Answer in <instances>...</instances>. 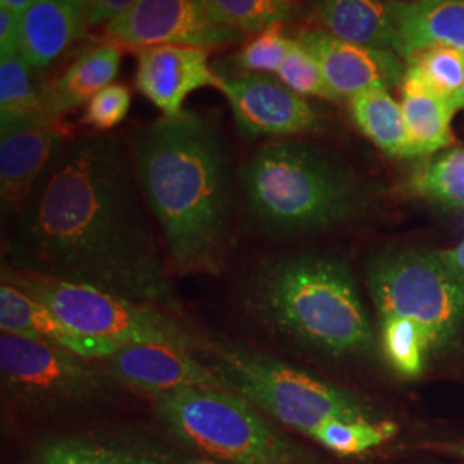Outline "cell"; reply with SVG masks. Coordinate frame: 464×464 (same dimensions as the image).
I'll return each instance as SVG.
<instances>
[{"label": "cell", "instance_id": "obj_1", "mask_svg": "<svg viewBox=\"0 0 464 464\" xmlns=\"http://www.w3.org/2000/svg\"><path fill=\"white\" fill-rule=\"evenodd\" d=\"M130 150L109 134L69 141L5 245V268L83 284L184 318Z\"/></svg>", "mask_w": 464, "mask_h": 464}, {"label": "cell", "instance_id": "obj_2", "mask_svg": "<svg viewBox=\"0 0 464 464\" xmlns=\"http://www.w3.org/2000/svg\"><path fill=\"white\" fill-rule=\"evenodd\" d=\"M130 153L170 272L218 276L237 183L216 121L197 111L159 117L134 131Z\"/></svg>", "mask_w": 464, "mask_h": 464}, {"label": "cell", "instance_id": "obj_3", "mask_svg": "<svg viewBox=\"0 0 464 464\" xmlns=\"http://www.w3.org/2000/svg\"><path fill=\"white\" fill-rule=\"evenodd\" d=\"M249 322L291 348L334 362L365 358L375 334L348 264L318 253L266 256L239 289Z\"/></svg>", "mask_w": 464, "mask_h": 464}, {"label": "cell", "instance_id": "obj_4", "mask_svg": "<svg viewBox=\"0 0 464 464\" xmlns=\"http://www.w3.org/2000/svg\"><path fill=\"white\" fill-rule=\"evenodd\" d=\"M249 226L268 239H296L363 216L368 184L325 150L281 138L255 150L237 170Z\"/></svg>", "mask_w": 464, "mask_h": 464}, {"label": "cell", "instance_id": "obj_5", "mask_svg": "<svg viewBox=\"0 0 464 464\" xmlns=\"http://www.w3.org/2000/svg\"><path fill=\"white\" fill-rule=\"evenodd\" d=\"M201 360L224 389L248 401L282 427L315 435L329 421H381L356 394L320 381L260 349L234 341H205Z\"/></svg>", "mask_w": 464, "mask_h": 464}, {"label": "cell", "instance_id": "obj_6", "mask_svg": "<svg viewBox=\"0 0 464 464\" xmlns=\"http://www.w3.org/2000/svg\"><path fill=\"white\" fill-rule=\"evenodd\" d=\"M153 401L172 439L220 464H322L277 421L229 391L191 389Z\"/></svg>", "mask_w": 464, "mask_h": 464}, {"label": "cell", "instance_id": "obj_7", "mask_svg": "<svg viewBox=\"0 0 464 464\" xmlns=\"http://www.w3.org/2000/svg\"><path fill=\"white\" fill-rule=\"evenodd\" d=\"M0 381L7 406L32 420L100 410L130 391L103 360L7 332L0 334Z\"/></svg>", "mask_w": 464, "mask_h": 464}, {"label": "cell", "instance_id": "obj_8", "mask_svg": "<svg viewBox=\"0 0 464 464\" xmlns=\"http://www.w3.org/2000/svg\"><path fill=\"white\" fill-rule=\"evenodd\" d=\"M366 285L381 320L404 318L440 348L464 322V277L439 251L389 249L366 266Z\"/></svg>", "mask_w": 464, "mask_h": 464}, {"label": "cell", "instance_id": "obj_9", "mask_svg": "<svg viewBox=\"0 0 464 464\" xmlns=\"http://www.w3.org/2000/svg\"><path fill=\"white\" fill-rule=\"evenodd\" d=\"M2 277L45 304L71 329L92 337L119 344L166 343L191 351H199L205 343L181 316L151 304L83 284L19 274L5 266Z\"/></svg>", "mask_w": 464, "mask_h": 464}, {"label": "cell", "instance_id": "obj_10", "mask_svg": "<svg viewBox=\"0 0 464 464\" xmlns=\"http://www.w3.org/2000/svg\"><path fill=\"white\" fill-rule=\"evenodd\" d=\"M107 36L133 50L155 45L212 50L243 42L246 34L220 24L203 0H136L107 24Z\"/></svg>", "mask_w": 464, "mask_h": 464}, {"label": "cell", "instance_id": "obj_11", "mask_svg": "<svg viewBox=\"0 0 464 464\" xmlns=\"http://www.w3.org/2000/svg\"><path fill=\"white\" fill-rule=\"evenodd\" d=\"M218 90L231 107L241 138H291L322 128L315 105L293 92L274 74L253 72L220 78Z\"/></svg>", "mask_w": 464, "mask_h": 464}, {"label": "cell", "instance_id": "obj_12", "mask_svg": "<svg viewBox=\"0 0 464 464\" xmlns=\"http://www.w3.org/2000/svg\"><path fill=\"white\" fill-rule=\"evenodd\" d=\"M103 363L130 391L159 398L191 389H224L216 372L197 351L166 343H130Z\"/></svg>", "mask_w": 464, "mask_h": 464}, {"label": "cell", "instance_id": "obj_13", "mask_svg": "<svg viewBox=\"0 0 464 464\" xmlns=\"http://www.w3.org/2000/svg\"><path fill=\"white\" fill-rule=\"evenodd\" d=\"M298 40L315 55L334 102L375 88L389 90L404 80L406 63L391 50L349 44L324 30H306Z\"/></svg>", "mask_w": 464, "mask_h": 464}, {"label": "cell", "instance_id": "obj_14", "mask_svg": "<svg viewBox=\"0 0 464 464\" xmlns=\"http://www.w3.org/2000/svg\"><path fill=\"white\" fill-rule=\"evenodd\" d=\"M136 90L162 116L183 112L184 100L201 88H217L220 76L210 64V49L189 45H155L134 50Z\"/></svg>", "mask_w": 464, "mask_h": 464}, {"label": "cell", "instance_id": "obj_15", "mask_svg": "<svg viewBox=\"0 0 464 464\" xmlns=\"http://www.w3.org/2000/svg\"><path fill=\"white\" fill-rule=\"evenodd\" d=\"M67 131L61 122L26 126L0 138V203L2 222L11 224L66 147Z\"/></svg>", "mask_w": 464, "mask_h": 464}, {"label": "cell", "instance_id": "obj_16", "mask_svg": "<svg viewBox=\"0 0 464 464\" xmlns=\"http://www.w3.org/2000/svg\"><path fill=\"white\" fill-rule=\"evenodd\" d=\"M19 464H183L150 439L121 431L59 433L34 440Z\"/></svg>", "mask_w": 464, "mask_h": 464}, {"label": "cell", "instance_id": "obj_17", "mask_svg": "<svg viewBox=\"0 0 464 464\" xmlns=\"http://www.w3.org/2000/svg\"><path fill=\"white\" fill-rule=\"evenodd\" d=\"M0 331L66 349L90 360H107L124 346L71 329L45 304L5 279L0 285Z\"/></svg>", "mask_w": 464, "mask_h": 464}, {"label": "cell", "instance_id": "obj_18", "mask_svg": "<svg viewBox=\"0 0 464 464\" xmlns=\"http://www.w3.org/2000/svg\"><path fill=\"white\" fill-rule=\"evenodd\" d=\"M389 9L404 63L430 45L464 52V0H389Z\"/></svg>", "mask_w": 464, "mask_h": 464}, {"label": "cell", "instance_id": "obj_19", "mask_svg": "<svg viewBox=\"0 0 464 464\" xmlns=\"http://www.w3.org/2000/svg\"><path fill=\"white\" fill-rule=\"evenodd\" d=\"M83 9L72 0H34L23 14L19 55L34 69L52 66L74 42L86 36Z\"/></svg>", "mask_w": 464, "mask_h": 464}, {"label": "cell", "instance_id": "obj_20", "mask_svg": "<svg viewBox=\"0 0 464 464\" xmlns=\"http://www.w3.org/2000/svg\"><path fill=\"white\" fill-rule=\"evenodd\" d=\"M312 11L324 32L399 55L401 44L389 0H312Z\"/></svg>", "mask_w": 464, "mask_h": 464}, {"label": "cell", "instance_id": "obj_21", "mask_svg": "<svg viewBox=\"0 0 464 464\" xmlns=\"http://www.w3.org/2000/svg\"><path fill=\"white\" fill-rule=\"evenodd\" d=\"M21 55L0 61V133L61 122L50 102L49 83Z\"/></svg>", "mask_w": 464, "mask_h": 464}, {"label": "cell", "instance_id": "obj_22", "mask_svg": "<svg viewBox=\"0 0 464 464\" xmlns=\"http://www.w3.org/2000/svg\"><path fill=\"white\" fill-rule=\"evenodd\" d=\"M122 63V47L116 44L100 45L82 53L64 74L49 83L50 102L55 116H66L69 112L86 105L100 90L112 84Z\"/></svg>", "mask_w": 464, "mask_h": 464}, {"label": "cell", "instance_id": "obj_23", "mask_svg": "<svg viewBox=\"0 0 464 464\" xmlns=\"http://www.w3.org/2000/svg\"><path fill=\"white\" fill-rule=\"evenodd\" d=\"M401 107L416 157L437 153L454 141L450 124L459 107L406 74L401 83Z\"/></svg>", "mask_w": 464, "mask_h": 464}, {"label": "cell", "instance_id": "obj_24", "mask_svg": "<svg viewBox=\"0 0 464 464\" xmlns=\"http://www.w3.org/2000/svg\"><path fill=\"white\" fill-rule=\"evenodd\" d=\"M349 112L366 138L389 157H416L402 107L389 90H368L349 100Z\"/></svg>", "mask_w": 464, "mask_h": 464}, {"label": "cell", "instance_id": "obj_25", "mask_svg": "<svg viewBox=\"0 0 464 464\" xmlns=\"http://www.w3.org/2000/svg\"><path fill=\"white\" fill-rule=\"evenodd\" d=\"M408 191L446 208H464V149L449 150L416 166Z\"/></svg>", "mask_w": 464, "mask_h": 464}, {"label": "cell", "instance_id": "obj_26", "mask_svg": "<svg viewBox=\"0 0 464 464\" xmlns=\"http://www.w3.org/2000/svg\"><path fill=\"white\" fill-rule=\"evenodd\" d=\"M406 76L464 109V52L461 50L448 45L418 50L406 61Z\"/></svg>", "mask_w": 464, "mask_h": 464}, {"label": "cell", "instance_id": "obj_27", "mask_svg": "<svg viewBox=\"0 0 464 464\" xmlns=\"http://www.w3.org/2000/svg\"><path fill=\"white\" fill-rule=\"evenodd\" d=\"M291 44L293 38L285 34V24H272L264 32L253 34V38L232 57L214 64V71L220 78H232L253 72L277 74L289 53Z\"/></svg>", "mask_w": 464, "mask_h": 464}, {"label": "cell", "instance_id": "obj_28", "mask_svg": "<svg viewBox=\"0 0 464 464\" xmlns=\"http://www.w3.org/2000/svg\"><path fill=\"white\" fill-rule=\"evenodd\" d=\"M212 16L224 26L256 34L272 24L287 23L298 14L293 0H203Z\"/></svg>", "mask_w": 464, "mask_h": 464}, {"label": "cell", "instance_id": "obj_29", "mask_svg": "<svg viewBox=\"0 0 464 464\" xmlns=\"http://www.w3.org/2000/svg\"><path fill=\"white\" fill-rule=\"evenodd\" d=\"M398 433V425L389 420L381 421H329L318 429L314 439L324 448L343 456L363 454L379 448Z\"/></svg>", "mask_w": 464, "mask_h": 464}, {"label": "cell", "instance_id": "obj_30", "mask_svg": "<svg viewBox=\"0 0 464 464\" xmlns=\"http://www.w3.org/2000/svg\"><path fill=\"white\" fill-rule=\"evenodd\" d=\"M382 348L392 368L404 377H416L423 370L425 353L430 351L420 327L404 318L381 320Z\"/></svg>", "mask_w": 464, "mask_h": 464}, {"label": "cell", "instance_id": "obj_31", "mask_svg": "<svg viewBox=\"0 0 464 464\" xmlns=\"http://www.w3.org/2000/svg\"><path fill=\"white\" fill-rule=\"evenodd\" d=\"M276 76L287 88H291L304 99L318 97L334 100L315 55L306 49L298 38H293L289 53Z\"/></svg>", "mask_w": 464, "mask_h": 464}, {"label": "cell", "instance_id": "obj_32", "mask_svg": "<svg viewBox=\"0 0 464 464\" xmlns=\"http://www.w3.org/2000/svg\"><path fill=\"white\" fill-rule=\"evenodd\" d=\"M133 92L126 83H112L100 90L99 93L84 105L82 124L107 133L116 130L131 111Z\"/></svg>", "mask_w": 464, "mask_h": 464}, {"label": "cell", "instance_id": "obj_33", "mask_svg": "<svg viewBox=\"0 0 464 464\" xmlns=\"http://www.w3.org/2000/svg\"><path fill=\"white\" fill-rule=\"evenodd\" d=\"M133 4H136V0H83L82 9L86 26H97L102 23L109 24Z\"/></svg>", "mask_w": 464, "mask_h": 464}, {"label": "cell", "instance_id": "obj_34", "mask_svg": "<svg viewBox=\"0 0 464 464\" xmlns=\"http://www.w3.org/2000/svg\"><path fill=\"white\" fill-rule=\"evenodd\" d=\"M23 38V16L0 5V53L2 57L19 55Z\"/></svg>", "mask_w": 464, "mask_h": 464}, {"label": "cell", "instance_id": "obj_35", "mask_svg": "<svg viewBox=\"0 0 464 464\" xmlns=\"http://www.w3.org/2000/svg\"><path fill=\"white\" fill-rule=\"evenodd\" d=\"M442 260L448 264L450 268H454L458 274H461L464 277V241L454 249L448 251H439Z\"/></svg>", "mask_w": 464, "mask_h": 464}, {"label": "cell", "instance_id": "obj_36", "mask_svg": "<svg viewBox=\"0 0 464 464\" xmlns=\"http://www.w3.org/2000/svg\"><path fill=\"white\" fill-rule=\"evenodd\" d=\"M34 2V0H0V5L7 7V9H11V11H14V13L23 16L32 7Z\"/></svg>", "mask_w": 464, "mask_h": 464}, {"label": "cell", "instance_id": "obj_37", "mask_svg": "<svg viewBox=\"0 0 464 464\" xmlns=\"http://www.w3.org/2000/svg\"><path fill=\"white\" fill-rule=\"evenodd\" d=\"M191 464H220V463H217V461H198V463H191Z\"/></svg>", "mask_w": 464, "mask_h": 464}, {"label": "cell", "instance_id": "obj_38", "mask_svg": "<svg viewBox=\"0 0 464 464\" xmlns=\"http://www.w3.org/2000/svg\"><path fill=\"white\" fill-rule=\"evenodd\" d=\"M458 452H459V454H461V456H464V448L458 449Z\"/></svg>", "mask_w": 464, "mask_h": 464}, {"label": "cell", "instance_id": "obj_39", "mask_svg": "<svg viewBox=\"0 0 464 464\" xmlns=\"http://www.w3.org/2000/svg\"><path fill=\"white\" fill-rule=\"evenodd\" d=\"M72 2H76V4H80V5L83 4V0H72Z\"/></svg>", "mask_w": 464, "mask_h": 464}, {"label": "cell", "instance_id": "obj_40", "mask_svg": "<svg viewBox=\"0 0 464 464\" xmlns=\"http://www.w3.org/2000/svg\"><path fill=\"white\" fill-rule=\"evenodd\" d=\"M463 103H464V86H463Z\"/></svg>", "mask_w": 464, "mask_h": 464}]
</instances>
